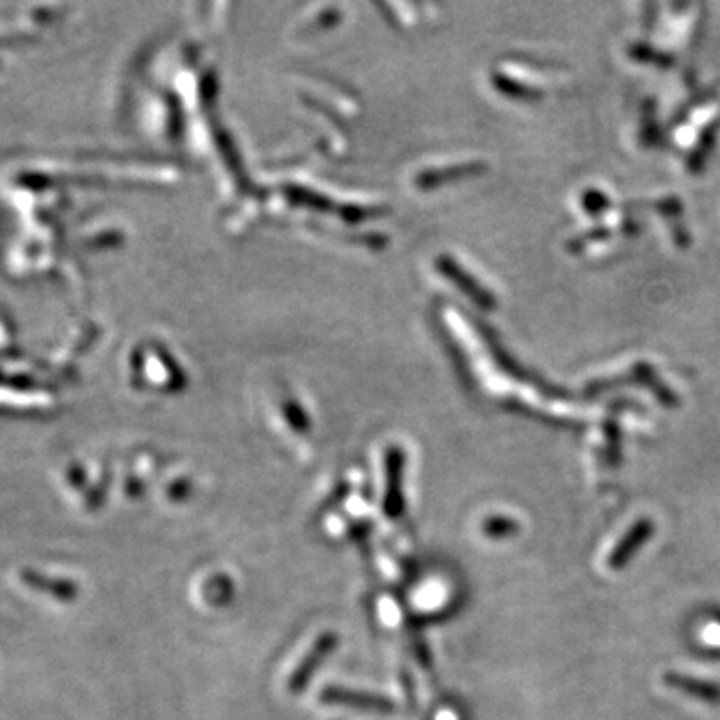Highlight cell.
I'll use <instances>...</instances> for the list:
<instances>
[{
	"instance_id": "cell-1",
	"label": "cell",
	"mask_w": 720,
	"mask_h": 720,
	"mask_svg": "<svg viewBox=\"0 0 720 720\" xmlns=\"http://www.w3.org/2000/svg\"><path fill=\"white\" fill-rule=\"evenodd\" d=\"M334 646H337V639L332 634H325L316 641L315 646L308 650V655L304 657L303 662L296 667L294 674H292L291 683H289L292 693L303 691V686H306V683L313 679L318 665L325 662V658L329 657Z\"/></svg>"
},
{
	"instance_id": "cell-2",
	"label": "cell",
	"mask_w": 720,
	"mask_h": 720,
	"mask_svg": "<svg viewBox=\"0 0 720 720\" xmlns=\"http://www.w3.org/2000/svg\"><path fill=\"white\" fill-rule=\"evenodd\" d=\"M320 698L325 703H334V705H344V707L363 708V710H375V712H391L392 703L382 698L379 695H370V693H353V691H344V689H337V686H329Z\"/></svg>"
},
{
	"instance_id": "cell-3",
	"label": "cell",
	"mask_w": 720,
	"mask_h": 720,
	"mask_svg": "<svg viewBox=\"0 0 720 720\" xmlns=\"http://www.w3.org/2000/svg\"><path fill=\"white\" fill-rule=\"evenodd\" d=\"M403 460L391 458L389 463V484L384 496V510L389 517H399L403 510Z\"/></svg>"
},
{
	"instance_id": "cell-4",
	"label": "cell",
	"mask_w": 720,
	"mask_h": 720,
	"mask_svg": "<svg viewBox=\"0 0 720 720\" xmlns=\"http://www.w3.org/2000/svg\"><path fill=\"white\" fill-rule=\"evenodd\" d=\"M648 531H650V529H648V525H639V527H636V529L631 532V539H629V543H622V546H620L619 551L612 555V567H619V565H622V563H627L624 558H629V556L632 555V551L639 546V543H643V541H645Z\"/></svg>"
},
{
	"instance_id": "cell-5",
	"label": "cell",
	"mask_w": 720,
	"mask_h": 720,
	"mask_svg": "<svg viewBox=\"0 0 720 720\" xmlns=\"http://www.w3.org/2000/svg\"><path fill=\"white\" fill-rule=\"evenodd\" d=\"M669 683L684 686L683 691H686V693L700 696V698H708V700H717L720 696L719 689L708 686V684L695 683L693 679H677V677H672V679H669Z\"/></svg>"
},
{
	"instance_id": "cell-6",
	"label": "cell",
	"mask_w": 720,
	"mask_h": 720,
	"mask_svg": "<svg viewBox=\"0 0 720 720\" xmlns=\"http://www.w3.org/2000/svg\"><path fill=\"white\" fill-rule=\"evenodd\" d=\"M582 203H584L589 213H598V211H603L610 201H608L603 192H598V190H586Z\"/></svg>"
}]
</instances>
